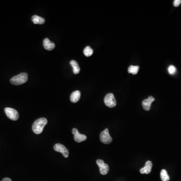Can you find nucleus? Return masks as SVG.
Listing matches in <instances>:
<instances>
[{"label": "nucleus", "mask_w": 181, "mask_h": 181, "mask_svg": "<svg viewBox=\"0 0 181 181\" xmlns=\"http://www.w3.org/2000/svg\"><path fill=\"white\" fill-rule=\"evenodd\" d=\"M48 123V120L45 118H40L35 121L32 125L33 131L36 134H40L43 132L44 127Z\"/></svg>", "instance_id": "f257e3e1"}, {"label": "nucleus", "mask_w": 181, "mask_h": 181, "mask_svg": "<svg viewBox=\"0 0 181 181\" xmlns=\"http://www.w3.org/2000/svg\"><path fill=\"white\" fill-rule=\"evenodd\" d=\"M28 81V74L25 73H20L19 75L12 78L10 82L13 85H21L25 83Z\"/></svg>", "instance_id": "f03ea898"}, {"label": "nucleus", "mask_w": 181, "mask_h": 181, "mask_svg": "<svg viewBox=\"0 0 181 181\" xmlns=\"http://www.w3.org/2000/svg\"><path fill=\"white\" fill-rule=\"evenodd\" d=\"M100 141L105 144H109L112 141V138L110 135L109 130L107 128L105 129L100 134Z\"/></svg>", "instance_id": "7ed1b4c3"}, {"label": "nucleus", "mask_w": 181, "mask_h": 181, "mask_svg": "<svg viewBox=\"0 0 181 181\" xmlns=\"http://www.w3.org/2000/svg\"><path fill=\"white\" fill-rule=\"evenodd\" d=\"M5 112L7 116L12 120L16 121L19 119V115L16 110L11 108H6Z\"/></svg>", "instance_id": "20e7f679"}, {"label": "nucleus", "mask_w": 181, "mask_h": 181, "mask_svg": "<svg viewBox=\"0 0 181 181\" xmlns=\"http://www.w3.org/2000/svg\"><path fill=\"white\" fill-rule=\"evenodd\" d=\"M105 104L109 108H113L116 105V101L114 95L109 93L106 95L104 98Z\"/></svg>", "instance_id": "39448f33"}, {"label": "nucleus", "mask_w": 181, "mask_h": 181, "mask_svg": "<svg viewBox=\"0 0 181 181\" xmlns=\"http://www.w3.org/2000/svg\"><path fill=\"white\" fill-rule=\"evenodd\" d=\"M97 164L99 168L100 173L102 175H106L109 171V167L107 164L105 163L103 160H97Z\"/></svg>", "instance_id": "423d86ee"}, {"label": "nucleus", "mask_w": 181, "mask_h": 181, "mask_svg": "<svg viewBox=\"0 0 181 181\" xmlns=\"http://www.w3.org/2000/svg\"><path fill=\"white\" fill-rule=\"evenodd\" d=\"M72 133L74 135L73 138H74V140H75V142L80 143V142L86 140V138H87V137L85 135L80 133L77 128L73 129Z\"/></svg>", "instance_id": "0eeeda50"}, {"label": "nucleus", "mask_w": 181, "mask_h": 181, "mask_svg": "<svg viewBox=\"0 0 181 181\" xmlns=\"http://www.w3.org/2000/svg\"><path fill=\"white\" fill-rule=\"evenodd\" d=\"M54 149L56 152L62 153L63 156L65 158L69 157V150L64 145L60 144H56L54 146Z\"/></svg>", "instance_id": "6e6552de"}, {"label": "nucleus", "mask_w": 181, "mask_h": 181, "mask_svg": "<svg viewBox=\"0 0 181 181\" xmlns=\"http://www.w3.org/2000/svg\"><path fill=\"white\" fill-rule=\"evenodd\" d=\"M155 100L153 97L149 96L147 99L144 100L142 101V105L144 110L145 111H149L150 109V106L152 103Z\"/></svg>", "instance_id": "1a4fd4ad"}, {"label": "nucleus", "mask_w": 181, "mask_h": 181, "mask_svg": "<svg viewBox=\"0 0 181 181\" xmlns=\"http://www.w3.org/2000/svg\"><path fill=\"white\" fill-rule=\"evenodd\" d=\"M43 44L44 48L47 51H52L55 48V44L54 43L51 42L48 38H46L44 39Z\"/></svg>", "instance_id": "9d476101"}, {"label": "nucleus", "mask_w": 181, "mask_h": 181, "mask_svg": "<svg viewBox=\"0 0 181 181\" xmlns=\"http://www.w3.org/2000/svg\"><path fill=\"white\" fill-rule=\"evenodd\" d=\"M152 163L151 161H147L145 163V166L144 167L141 169L140 170V173L141 174H149L152 171Z\"/></svg>", "instance_id": "9b49d317"}, {"label": "nucleus", "mask_w": 181, "mask_h": 181, "mask_svg": "<svg viewBox=\"0 0 181 181\" xmlns=\"http://www.w3.org/2000/svg\"><path fill=\"white\" fill-rule=\"evenodd\" d=\"M81 98V92L79 91H75L71 94L70 96V101L72 103H77Z\"/></svg>", "instance_id": "f8f14e48"}, {"label": "nucleus", "mask_w": 181, "mask_h": 181, "mask_svg": "<svg viewBox=\"0 0 181 181\" xmlns=\"http://www.w3.org/2000/svg\"><path fill=\"white\" fill-rule=\"evenodd\" d=\"M32 21L35 24H43L45 23V19L37 15H34L32 17Z\"/></svg>", "instance_id": "ddd939ff"}, {"label": "nucleus", "mask_w": 181, "mask_h": 181, "mask_svg": "<svg viewBox=\"0 0 181 181\" xmlns=\"http://www.w3.org/2000/svg\"><path fill=\"white\" fill-rule=\"evenodd\" d=\"M70 64L73 69V73L78 74L80 73V67L78 62L75 60H72L70 62Z\"/></svg>", "instance_id": "4468645a"}, {"label": "nucleus", "mask_w": 181, "mask_h": 181, "mask_svg": "<svg viewBox=\"0 0 181 181\" xmlns=\"http://www.w3.org/2000/svg\"><path fill=\"white\" fill-rule=\"evenodd\" d=\"M139 70V66H134V65H130L128 69V73H132L134 75H136Z\"/></svg>", "instance_id": "2eb2a0df"}, {"label": "nucleus", "mask_w": 181, "mask_h": 181, "mask_svg": "<svg viewBox=\"0 0 181 181\" xmlns=\"http://www.w3.org/2000/svg\"><path fill=\"white\" fill-rule=\"evenodd\" d=\"M160 178L163 181H169L170 180V177L168 174V173L166 170H162L160 171Z\"/></svg>", "instance_id": "dca6fc26"}, {"label": "nucleus", "mask_w": 181, "mask_h": 181, "mask_svg": "<svg viewBox=\"0 0 181 181\" xmlns=\"http://www.w3.org/2000/svg\"><path fill=\"white\" fill-rule=\"evenodd\" d=\"M84 53L86 57L91 56L93 53V50L90 46H86L84 50Z\"/></svg>", "instance_id": "f3484780"}, {"label": "nucleus", "mask_w": 181, "mask_h": 181, "mask_svg": "<svg viewBox=\"0 0 181 181\" xmlns=\"http://www.w3.org/2000/svg\"><path fill=\"white\" fill-rule=\"evenodd\" d=\"M176 68L175 66L174 65H170V67H169L168 72L171 75H174L176 73Z\"/></svg>", "instance_id": "a211bd4d"}, {"label": "nucleus", "mask_w": 181, "mask_h": 181, "mask_svg": "<svg viewBox=\"0 0 181 181\" xmlns=\"http://www.w3.org/2000/svg\"><path fill=\"white\" fill-rule=\"evenodd\" d=\"M181 0H175L174 1V5L175 7L179 6V5L181 4Z\"/></svg>", "instance_id": "6ab92c4d"}, {"label": "nucleus", "mask_w": 181, "mask_h": 181, "mask_svg": "<svg viewBox=\"0 0 181 181\" xmlns=\"http://www.w3.org/2000/svg\"><path fill=\"white\" fill-rule=\"evenodd\" d=\"M2 181H12V180L10 178H4L2 180Z\"/></svg>", "instance_id": "aec40b11"}]
</instances>
